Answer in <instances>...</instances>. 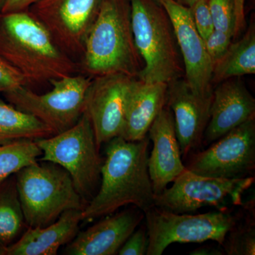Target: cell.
I'll return each mask as SVG.
<instances>
[{"mask_svg": "<svg viewBox=\"0 0 255 255\" xmlns=\"http://www.w3.org/2000/svg\"><path fill=\"white\" fill-rule=\"evenodd\" d=\"M255 73V28H248L239 41L231 43L213 67L212 82H220Z\"/></svg>", "mask_w": 255, "mask_h": 255, "instance_id": "obj_20", "label": "cell"}, {"mask_svg": "<svg viewBox=\"0 0 255 255\" xmlns=\"http://www.w3.org/2000/svg\"><path fill=\"white\" fill-rule=\"evenodd\" d=\"M148 248L147 228L140 227L129 236L119 251L120 255H144Z\"/></svg>", "mask_w": 255, "mask_h": 255, "instance_id": "obj_29", "label": "cell"}, {"mask_svg": "<svg viewBox=\"0 0 255 255\" xmlns=\"http://www.w3.org/2000/svg\"><path fill=\"white\" fill-rule=\"evenodd\" d=\"M41 155L36 140L21 139L0 144V182L35 163Z\"/></svg>", "mask_w": 255, "mask_h": 255, "instance_id": "obj_23", "label": "cell"}, {"mask_svg": "<svg viewBox=\"0 0 255 255\" xmlns=\"http://www.w3.org/2000/svg\"><path fill=\"white\" fill-rule=\"evenodd\" d=\"M23 218L28 227H45L68 210L83 211L87 203L68 172L50 162L30 164L15 174Z\"/></svg>", "mask_w": 255, "mask_h": 255, "instance_id": "obj_5", "label": "cell"}, {"mask_svg": "<svg viewBox=\"0 0 255 255\" xmlns=\"http://www.w3.org/2000/svg\"><path fill=\"white\" fill-rule=\"evenodd\" d=\"M134 78L114 73L92 80L85 99V112L91 122L99 148L114 137L122 136L126 101Z\"/></svg>", "mask_w": 255, "mask_h": 255, "instance_id": "obj_12", "label": "cell"}, {"mask_svg": "<svg viewBox=\"0 0 255 255\" xmlns=\"http://www.w3.org/2000/svg\"><path fill=\"white\" fill-rule=\"evenodd\" d=\"M82 57V68L91 78L114 73L137 78L143 62L134 41L129 0H102Z\"/></svg>", "mask_w": 255, "mask_h": 255, "instance_id": "obj_3", "label": "cell"}, {"mask_svg": "<svg viewBox=\"0 0 255 255\" xmlns=\"http://www.w3.org/2000/svg\"><path fill=\"white\" fill-rule=\"evenodd\" d=\"M102 0H40L28 11L70 58L82 56L85 38Z\"/></svg>", "mask_w": 255, "mask_h": 255, "instance_id": "obj_11", "label": "cell"}, {"mask_svg": "<svg viewBox=\"0 0 255 255\" xmlns=\"http://www.w3.org/2000/svg\"><path fill=\"white\" fill-rule=\"evenodd\" d=\"M209 6L215 29L233 35L235 11L233 0H209Z\"/></svg>", "mask_w": 255, "mask_h": 255, "instance_id": "obj_25", "label": "cell"}, {"mask_svg": "<svg viewBox=\"0 0 255 255\" xmlns=\"http://www.w3.org/2000/svg\"><path fill=\"white\" fill-rule=\"evenodd\" d=\"M240 221L226 236L223 244L225 251L230 255H255L254 219L241 223Z\"/></svg>", "mask_w": 255, "mask_h": 255, "instance_id": "obj_24", "label": "cell"}, {"mask_svg": "<svg viewBox=\"0 0 255 255\" xmlns=\"http://www.w3.org/2000/svg\"><path fill=\"white\" fill-rule=\"evenodd\" d=\"M189 9L196 29L201 38L205 40L215 29L209 9V0H199L190 6Z\"/></svg>", "mask_w": 255, "mask_h": 255, "instance_id": "obj_26", "label": "cell"}, {"mask_svg": "<svg viewBox=\"0 0 255 255\" xmlns=\"http://www.w3.org/2000/svg\"><path fill=\"white\" fill-rule=\"evenodd\" d=\"M4 0H0V9H1V6H2L3 3H4Z\"/></svg>", "mask_w": 255, "mask_h": 255, "instance_id": "obj_35", "label": "cell"}, {"mask_svg": "<svg viewBox=\"0 0 255 255\" xmlns=\"http://www.w3.org/2000/svg\"><path fill=\"white\" fill-rule=\"evenodd\" d=\"M233 35L226 32L214 29L204 41L205 48L213 67L227 51L231 44Z\"/></svg>", "mask_w": 255, "mask_h": 255, "instance_id": "obj_27", "label": "cell"}, {"mask_svg": "<svg viewBox=\"0 0 255 255\" xmlns=\"http://www.w3.org/2000/svg\"><path fill=\"white\" fill-rule=\"evenodd\" d=\"M85 231L78 233L69 243L65 254L114 255L141 222L143 215L128 209L105 216Z\"/></svg>", "mask_w": 255, "mask_h": 255, "instance_id": "obj_17", "label": "cell"}, {"mask_svg": "<svg viewBox=\"0 0 255 255\" xmlns=\"http://www.w3.org/2000/svg\"><path fill=\"white\" fill-rule=\"evenodd\" d=\"M168 14L184 62L185 80L193 92L213 95V64L204 41L193 21L190 9L174 0H159Z\"/></svg>", "mask_w": 255, "mask_h": 255, "instance_id": "obj_13", "label": "cell"}, {"mask_svg": "<svg viewBox=\"0 0 255 255\" xmlns=\"http://www.w3.org/2000/svg\"><path fill=\"white\" fill-rule=\"evenodd\" d=\"M6 246L2 242L0 241V255H6Z\"/></svg>", "mask_w": 255, "mask_h": 255, "instance_id": "obj_34", "label": "cell"}, {"mask_svg": "<svg viewBox=\"0 0 255 255\" xmlns=\"http://www.w3.org/2000/svg\"><path fill=\"white\" fill-rule=\"evenodd\" d=\"M235 11V27L233 39H236L246 27L245 3L246 0H233Z\"/></svg>", "mask_w": 255, "mask_h": 255, "instance_id": "obj_30", "label": "cell"}, {"mask_svg": "<svg viewBox=\"0 0 255 255\" xmlns=\"http://www.w3.org/2000/svg\"><path fill=\"white\" fill-rule=\"evenodd\" d=\"M0 58L22 74L29 84L71 76L78 69L28 11L0 13Z\"/></svg>", "mask_w": 255, "mask_h": 255, "instance_id": "obj_2", "label": "cell"}, {"mask_svg": "<svg viewBox=\"0 0 255 255\" xmlns=\"http://www.w3.org/2000/svg\"><path fill=\"white\" fill-rule=\"evenodd\" d=\"M24 224L14 174L0 182V241L9 246L22 231Z\"/></svg>", "mask_w": 255, "mask_h": 255, "instance_id": "obj_22", "label": "cell"}, {"mask_svg": "<svg viewBox=\"0 0 255 255\" xmlns=\"http://www.w3.org/2000/svg\"><path fill=\"white\" fill-rule=\"evenodd\" d=\"M148 236L147 255H161L172 243L217 242L223 246L226 236L241 220L229 209L191 215L175 214L154 206L144 213Z\"/></svg>", "mask_w": 255, "mask_h": 255, "instance_id": "obj_7", "label": "cell"}, {"mask_svg": "<svg viewBox=\"0 0 255 255\" xmlns=\"http://www.w3.org/2000/svg\"><path fill=\"white\" fill-rule=\"evenodd\" d=\"M212 101L213 95H201L193 92L185 79H177L168 84L167 105L173 112L183 157H187L202 144Z\"/></svg>", "mask_w": 255, "mask_h": 255, "instance_id": "obj_14", "label": "cell"}, {"mask_svg": "<svg viewBox=\"0 0 255 255\" xmlns=\"http://www.w3.org/2000/svg\"><path fill=\"white\" fill-rule=\"evenodd\" d=\"M38 1L40 0H4L0 9V13L8 14L28 11L32 5Z\"/></svg>", "mask_w": 255, "mask_h": 255, "instance_id": "obj_31", "label": "cell"}, {"mask_svg": "<svg viewBox=\"0 0 255 255\" xmlns=\"http://www.w3.org/2000/svg\"><path fill=\"white\" fill-rule=\"evenodd\" d=\"M92 78L71 75L50 81L53 90L38 95L27 87L4 93L10 105L33 116L55 134L73 127L85 112V99Z\"/></svg>", "mask_w": 255, "mask_h": 255, "instance_id": "obj_8", "label": "cell"}, {"mask_svg": "<svg viewBox=\"0 0 255 255\" xmlns=\"http://www.w3.org/2000/svg\"><path fill=\"white\" fill-rule=\"evenodd\" d=\"M214 142L193 156L186 168L199 175L223 179L252 176L255 169V118Z\"/></svg>", "mask_w": 255, "mask_h": 255, "instance_id": "obj_10", "label": "cell"}, {"mask_svg": "<svg viewBox=\"0 0 255 255\" xmlns=\"http://www.w3.org/2000/svg\"><path fill=\"white\" fill-rule=\"evenodd\" d=\"M174 1H177L179 4L183 5V6L189 8L196 1H199V0H174Z\"/></svg>", "mask_w": 255, "mask_h": 255, "instance_id": "obj_33", "label": "cell"}, {"mask_svg": "<svg viewBox=\"0 0 255 255\" xmlns=\"http://www.w3.org/2000/svg\"><path fill=\"white\" fill-rule=\"evenodd\" d=\"M213 93L210 119L203 142L210 145L233 128L255 118V100L239 79L220 82Z\"/></svg>", "mask_w": 255, "mask_h": 255, "instance_id": "obj_16", "label": "cell"}, {"mask_svg": "<svg viewBox=\"0 0 255 255\" xmlns=\"http://www.w3.org/2000/svg\"><path fill=\"white\" fill-rule=\"evenodd\" d=\"M134 41L143 68L137 75L145 82L169 84L181 78L184 68L173 26L159 0H129Z\"/></svg>", "mask_w": 255, "mask_h": 255, "instance_id": "obj_4", "label": "cell"}, {"mask_svg": "<svg viewBox=\"0 0 255 255\" xmlns=\"http://www.w3.org/2000/svg\"><path fill=\"white\" fill-rule=\"evenodd\" d=\"M189 254L192 255H223V253L219 249L206 246L197 248L194 251H191Z\"/></svg>", "mask_w": 255, "mask_h": 255, "instance_id": "obj_32", "label": "cell"}, {"mask_svg": "<svg viewBox=\"0 0 255 255\" xmlns=\"http://www.w3.org/2000/svg\"><path fill=\"white\" fill-rule=\"evenodd\" d=\"M28 84L22 74L0 58V93L13 91Z\"/></svg>", "mask_w": 255, "mask_h": 255, "instance_id": "obj_28", "label": "cell"}, {"mask_svg": "<svg viewBox=\"0 0 255 255\" xmlns=\"http://www.w3.org/2000/svg\"><path fill=\"white\" fill-rule=\"evenodd\" d=\"M149 142L146 136L135 142L116 137L107 142L100 188L82 211V221L105 217L127 205L143 213L155 206L147 167Z\"/></svg>", "mask_w": 255, "mask_h": 255, "instance_id": "obj_1", "label": "cell"}, {"mask_svg": "<svg viewBox=\"0 0 255 255\" xmlns=\"http://www.w3.org/2000/svg\"><path fill=\"white\" fill-rule=\"evenodd\" d=\"M82 211L68 210L45 227H28L17 241L6 246V255H55L78 234Z\"/></svg>", "mask_w": 255, "mask_h": 255, "instance_id": "obj_19", "label": "cell"}, {"mask_svg": "<svg viewBox=\"0 0 255 255\" xmlns=\"http://www.w3.org/2000/svg\"><path fill=\"white\" fill-rule=\"evenodd\" d=\"M36 142L42 151L40 160L65 169L79 194L88 204L100 188L104 159L86 112L73 127Z\"/></svg>", "mask_w": 255, "mask_h": 255, "instance_id": "obj_6", "label": "cell"}, {"mask_svg": "<svg viewBox=\"0 0 255 255\" xmlns=\"http://www.w3.org/2000/svg\"><path fill=\"white\" fill-rule=\"evenodd\" d=\"M168 84L145 82L135 78L128 92L122 137L128 141L143 140L159 112L167 105Z\"/></svg>", "mask_w": 255, "mask_h": 255, "instance_id": "obj_18", "label": "cell"}, {"mask_svg": "<svg viewBox=\"0 0 255 255\" xmlns=\"http://www.w3.org/2000/svg\"><path fill=\"white\" fill-rule=\"evenodd\" d=\"M255 183L254 176L237 179L205 177L187 168L173 182L155 196V206L175 213L188 214L201 208L228 210L243 205V196Z\"/></svg>", "mask_w": 255, "mask_h": 255, "instance_id": "obj_9", "label": "cell"}, {"mask_svg": "<svg viewBox=\"0 0 255 255\" xmlns=\"http://www.w3.org/2000/svg\"><path fill=\"white\" fill-rule=\"evenodd\" d=\"M55 134L33 116L0 101V144L21 139L39 140Z\"/></svg>", "mask_w": 255, "mask_h": 255, "instance_id": "obj_21", "label": "cell"}, {"mask_svg": "<svg viewBox=\"0 0 255 255\" xmlns=\"http://www.w3.org/2000/svg\"><path fill=\"white\" fill-rule=\"evenodd\" d=\"M148 133L153 147L148 156L147 167L155 196L186 169L176 134L173 114L167 105L156 117Z\"/></svg>", "mask_w": 255, "mask_h": 255, "instance_id": "obj_15", "label": "cell"}]
</instances>
